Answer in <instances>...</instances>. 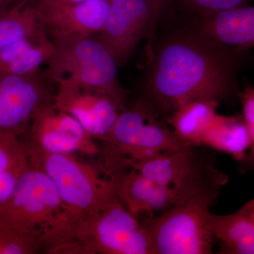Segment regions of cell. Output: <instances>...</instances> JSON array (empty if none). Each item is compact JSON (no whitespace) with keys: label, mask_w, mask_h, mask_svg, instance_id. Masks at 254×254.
<instances>
[{"label":"cell","mask_w":254,"mask_h":254,"mask_svg":"<svg viewBox=\"0 0 254 254\" xmlns=\"http://www.w3.org/2000/svg\"><path fill=\"white\" fill-rule=\"evenodd\" d=\"M197 148L188 145L176 151L135 162L128 168L170 187L178 194L180 200L205 190L220 191L228 177L215 168L207 157L198 153Z\"/></svg>","instance_id":"cell-8"},{"label":"cell","mask_w":254,"mask_h":254,"mask_svg":"<svg viewBox=\"0 0 254 254\" xmlns=\"http://www.w3.org/2000/svg\"><path fill=\"white\" fill-rule=\"evenodd\" d=\"M219 193L210 190L190 195L143 223L155 254L213 253L209 214Z\"/></svg>","instance_id":"cell-4"},{"label":"cell","mask_w":254,"mask_h":254,"mask_svg":"<svg viewBox=\"0 0 254 254\" xmlns=\"http://www.w3.org/2000/svg\"><path fill=\"white\" fill-rule=\"evenodd\" d=\"M240 101L242 107V118L247 127L250 138V153L245 163L254 170V88L249 86L241 91ZM244 163V164H245Z\"/></svg>","instance_id":"cell-22"},{"label":"cell","mask_w":254,"mask_h":254,"mask_svg":"<svg viewBox=\"0 0 254 254\" xmlns=\"http://www.w3.org/2000/svg\"><path fill=\"white\" fill-rule=\"evenodd\" d=\"M80 254H155L149 233L118 195L78 222Z\"/></svg>","instance_id":"cell-6"},{"label":"cell","mask_w":254,"mask_h":254,"mask_svg":"<svg viewBox=\"0 0 254 254\" xmlns=\"http://www.w3.org/2000/svg\"><path fill=\"white\" fill-rule=\"evenodd\" d=\"M30 148L50 153L93 155L98 148L93 138L76 118L60 110L54 100L36 110L31 121Z\"/></svg>","instance_id":"cell-10"},{"label":"cell","mask_w":254,"mask_h":254,"mask_svg":"<svg viewBox=\"0 0 254 254\" xmlns=\"http://www.w3.org/2000/svg\"><path fill=\"white\" fill-rule=\"evenodd\" d=\"M86 0H37L34 5L37 9H46L60 5L76 4Z\"/></svg>","instance_id":"cell-24"},{"label":"cell","mask_w":254,"mask_h":254,"mask_svg":"<svg viewBox=\"0 0 254 254\" xmlns=\"http://www.w3.org/2000/svg\"><path fill=\"white\" fill-rule=\"evenodd\" d=\"M22 173L12 171L0 173V212L12 199L18 180Z\"/></svg>","instance_id":"cell-23"},{"label":"cell","mask_w":254,"mask_h":254,"mask_svg":"<svg viewBox=\"0 0 254 254\" xmlns=\"http://www.w3.org/2000/svg\"><path fill=\"white\" fill-rule=\"evenodd\" d=\"M177 21L186 23L222 44L246 50L254 48V6L245 5Z\"/></svg>","instance_id":"cell-15"},{"label":"cell","mask_w":254,"mask_h":254,"mask_svg":"<svg viewBox=\"0 0 254 254\" xmlns=\"http://www.w3.org/2000/svg\"><path fill=\"white\" fill-rule=\"evenodd\" d=\"M49 36L34 4L11 8L0 16V50L16 42Z\"/></svg>","instance_id":"cell-20"},{"label":"cell","mask_w":254,"mask_h":254,"mask_svg":"<svg viewBox=\"0 0 254 254\" xmlns=\"http://www.w3.org/2000/svg\"><path fill=\"white\" fill-rule=\"evenodd\" d=\"M115 176L119 198L136 218L143 213L165 211L180 200L171 188L133 169L126 174L115 173Z\"/></svg>","instance_id":"cell-14"},{"label":"cell","mask_w":254,"mask_h":254,"mask_svg":"<svg viewBox=\"0 0 254 254\" xmlns=\"http://www.w3.org/2000/svg\"><path fill=\"white\" fill-rule=\"evenodd\" d=\"M254 0H165L162 16L176 20L202 17L250 4Z\"/></svg>","instance_id":"cell-21"},{"label":"cell","mask_w":254,"mask_h":254,"mask_svg":"<svg viewBox=\"0 0 254 254\" xmlns=\"http://www.w3.org/2000/svg\"><path fill=\"white\" fill-rule=\"evenodd\" d=\"M103 140L109 147L110 161L123 167L190 145L137 101L119 113L111 131Z\"/></svg>","instance_id":"cell-7"},{"label":"cell","mask_w":254,"mask_h":254,"mask_svg":"<svg viewBox=\"0 0 254 254\" xmlns=\"http://www.w3.org/2000/svg\"><path fill=\"white\" fill-rule=\"evenodd\" d=\"M37 0H14L12 6L11 8L14 9H21V8L25 7V6H28V5H33L36 3ZM10 8V9H11Z\"/></svg>","instance_id":"cell-25"},{"label":"cell","mask_w":254,"mask_h":254,"mask_svg":"<svg viewBox=\"0 0 254 254\" xmlns=\"http://www.w3.org/2000/svg\"><path fill=\"white\" fill-rule=\"evenodd\" d=\"M209 223L214 240L220 242V253L254 254V198L230 215L210 213Z\"/></svg>","instance_id":"cell-16"},{"label":"cell","mask_w":254,"mask_h":254,"mask_svg":"<svg viewBox=\"0 0 254 254\" xmlns=\"http://www.w3.org/2000/svg\"><path fill=\"white\" fill-rule=\"evenodd\" d=\"M110 0H86L76 4L37 9L52 40L95 36L104 25Z\"/></svg>","instance_id":"cell-13"},{"label":"cell","mask_w":254,"mask_h":254,"mask_svg":"<svg viewBox=\"0 0 254 254\" xmlns=\"http://www.w3.org/2000/svg\"><path fill=\"white\" fill-rule=\"evenodd\" d=\"M28 150L31 165L49 177L63 203L81 220L118 195L115 175L102 178L91 165L71 154Z\"/></svg>","instance_id":"cell-5"},{"label":"cell","mask_w":254,"mask_h":254,"mask_svg":"<svg viewBox=\"0 0 254 254\" xmlns=\"http://www.w3.org/2000/svg\"><path fill=\"white\" fill-rule=\"evenodd\" d=\"M53 49L45 71L50 81L69 79L104 90L119 112L128 108L118 80V65L96 36L52 40Z\"/></svg>","instance_id":"cell-3"},{"label":"cell","mask_w":254,"mask_h":254,"mask_svg":"<svg viewBox=\"0 0 254 254\" xmlns=\"http://www.w3.org/2000/svg\"><path fill=\"white\" fill-rule=\"evenodd\" d=\"M14 0H0V16L7 12L12 6Z\"/></svg>","instance_id":"cell-26"},{"label":"cell","mask_w":254,"mask_h":254,"mask_svg":"<svg viewBox=\"0 0 254 254\" xmlns=\"http://www.w3.org/2000/svg\"><path fill=\"white\" fill-rule=\"evenodd\" d=\"M165 0H110L104 25L96 38L118 66L131 58L140 42L155 30Z\"/></svg>","instance_id":"cell-9"},{"label":"cell","mask_w":254,"mask_h":254,"mask_svg":"<svg viewBox=\"0 0 254 254\" xmlns=\"http://www.w3.org/2000/svg\"><path fill=\"white\" fill-rule=\"evenodd\" d=\"M158 23L137 102L166 120L195 100H240L238 75L248 64L250 50L218 43L175 20L160 16Z\"/></svg>","instance_id":"cell-1"},{"label":"cell","mask_w":254,"mask_h":254,"mask_svg":"<svg viewBox=\"0 0 254 254\" xmlns=\"http://www.w3.org/2000/svg\"><path fill=\"white\" fill-rule=\"evenodd\" d=\"M53 49L50 36L16 42L0 50V76L33 74L46 64Z\"/></svg>","instance_id":"cell-18"},{"label":"cell","mask_w":254,"mask_h":254,"mask_svg":"<svg viewBox=\"0 0 254 254\" xmlns=\"http://www.w3.org/2000/svg\"><path fill=\"white\" fill-rule=\"evenodd\" d=\"M54 103L79 122L93 138L105 139L118 118V110L104 90L69 79L57 83Z\"/></svg>","instance_id":"cell-11"},{"label":"cell","mask_w":254,"mask_h":254,"mask_svg":"<svg viewBox=\"0 0 254 254\" xmlns=\"http://www.w3.org/2000/svg\"><path fill=\"white\" fill-rule=\"evenodd\" d=\"M245 163L250 138L242 115H217L205 135L203 145Z\"/></svg>","instance_id":"cell-19"},{"label":"cell","mask_w":254,"mask_h":254,"mask_svg":"<svg viewBox=\"0 0 254 254\" xmlns=\"http://www.w3.org/2000/svg\"><path fill=\"white\" fill-rule=\"evenodd\" d=\"M220 103L215 100L190 102L173 112L166 119L175 135L187 144L200 147L218 115Z\"/></svg>","instance_id":"cell-17"},{"label":"cell","mask_w":254,"mask_h":254,"mask_svg":"<svg viewBox=\"0 0 254 254\" xmlns=\"http://www.w3.org/2000/svg\"><path fill=\"white\" fill-rule=\"evenodd\" d=\"M54 97L39 72L0 76V132L16 136L31 123L38 108Z\"/></svg>","instance_id":"cell-12"},{"label":"cell","mask_w":254,"mask_h":254,"mask_svg":"<svg viewBox=\"0 0 254 254\" xmlns=\"http://www.w3.org/2000/svg\"><path fill=\"white\" fill-rule=\"evenodd\" d=\"M0 219L47 253L80 254L76 232L81 219L63 203L49 177L31 163Z\"/></svg>","instance_id":"cell-2"}]
</instances>
